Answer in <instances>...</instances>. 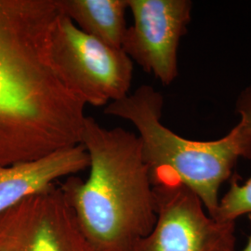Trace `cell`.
Segmentation results:
<instances>
[{
	"label": "cell",
	"instance_id": "cell-5",
	"mask_svg": "<svg viewBox=\"0 0 251 251\" xmlns=\"http://www.w3.org/2000/svg\"><path fill=\"white\" fill-rule=\"evenodd\" d=\"M153 194L155 224L133 251H235V223L211 217L193 191L159 185Z\"/></svg>",
	"mask_w": 251,
	"mask_h": 251
},
{
	"label": "cell",
	"instance_id": "cell-6",
	"mask_svg": "<svg viewBox=\"0 0 251 251\" xmlns=\"http://www.w3.org/2000/svg\"><path fill=\"white\" fill-rule=\"evenodd\" d=\"M133 25L127 27L121 49L130 60L164 86L179 75L178 50L192 19L189 0H126Z\"/></svg>",
	"mask_w": 251,
	"mask_h": 251
},
{
	"label": "cell",
	"instance_id": "cell-3",
	"mask_svg": "<svg viewBox=\"0 0 251 251\" xmlns=\"http://www.w3.org/2000/svg\"><path fill=\"white\" fill-rule=\"evenodd\" d=\"M164 97L143 85L123 99L109 103L104 114L134 126L144 161L153 186L180 184L193 191L214 218L220 190L240 159H251V128L242 120L215 141H194L162 122Z\"/></svg>",
	"mask_w": 251,
	"mask_h": 251
},
{
	"label": "cell",
	"instance_id": "cell-11",
	"mask_svg": "<svg viewBox=\"0 0 251 251\" xmlns=\"http://www.w3.org/2000/svg\"><path fill=\"white\" fill-rule=\"evenodd\" d=\"M27 198L0 214V251H19L26 217Z\"/></svg>",
	"mask_w": 251,
	"mask_h": 251
},
{
	"label": "cell",
	"instance_id": "cell-4",
	"mask_svg": "<svg viewBox=\"0 0 251 251\" xmlns=\"http://www.w3.org/2000/svg\"><path fill=\"white\" fill-rule=\"evenodd\" d=\"M52 57L64 80L86 104L96 107L129 94L133 63L116 49L81 31L61 13L52 33Z\"/></svg>",
	"mask_w": 251,
	"mask_h": 251
},
{
	"label": "cell",
	"instance_id": "cell-1",
	"mask_svg": "<svg viewBox=\"0 0 251 251\" xmlns=\"http://www.w3.org/2000/svg\"><path fill=\"white\" fill-rule=\"evenodd\" d=\"M56 0H0V166L80 144L86 103L59 72Z\"/></svg>",
	"mask_w": 251,
	"mask_h": 251
},
{
	"label": "cell",
	"instance_id": "cell-10",
	"mask_svg": "<svg viewBox=\"0 0 251 251\" xmlns=\"http://www.w3.org/2000/svg\"><path fill=\"white\" fill-rule=\"evenodd\" d=\"M235 109L240 120L251 128V85L239 94ZM244 215H251V177L243 184L235 180L232 181L229 190L220 198L214 219L225 223H235Z\"/></svg>",
	"mask_w": 251,
	"mask_h": 251
},
{
	"label": "cell",
	"instance_id": "cell-8",
	"mask_svg": "<svg viewBox=\"0 0 251 251\" xmlns=\"http://www.w3.org/2000/svg\"><path fill=\"white\" fill-rule=\"evenodd\" d=\"M83 144L59 149L30 161L0 166V214L23 200L56 185L63 178L89 169Z\"/></svg>",
	"mask_w": 251,
	"mask_h": 251
},
{
	"label": "cell",
	"instance_id": "cell-9",
	"mask_svg": "<svg viewBox=\"0 0 251 251\" xmlns=\"http://www.w3.org/2000/svg\"><path fill=\"white\" fill-rule=\"evenodd\" d=\"M59 10L84 33L121 49L126 31V0H56Z\"/></svg>",
	"mask_w": 251,
	"mask_h": 251
},
{
	"label": "cell",
	"instance_id": "cell-2",
	"mask_svg": "<svg viewBox=\"0 0 251 251\" xmlns=\"http://www.w3.org/2000/svg\"><path fill=\"white\" fill-rule=\"evenodd\" d=\"M81 144L90 174L59 184L95 251H133L156 221L153 187L138 135L86 117Z\"/></svg>",
	"mask_w": 251,
	"mask_h": 251
},
{
	"label": "cell",
	"instance_id": "cell-7",
	"mask_svg": "<svg viewBox=\"0 0 251 251\" xmlns=\"http://www.w3.org/2000/svg\"><path fill=\"white\" fill-rule=\"evenodd\" d=\"M19 251H95L59 185L27 198Z\"/></svg>",
	"mask_w": 251,
	"mask_h": 251
},
{
	"label": "cell",
	"instance_id": "cell-12",
	"mask_svg": "<svg viewBox=\"0 0 251 251\" xmlns=\"http://www.w3.org/2000/svg\"><path fill=\"white\" fill-rule=\"evenodd\" d=\"M251 251V234L249 236V238H248V241H247L246 246L243 248L241 251Z\"/></svg>",
	"mask_w": 251,
	"mask_h": 251
}]
</instances>
